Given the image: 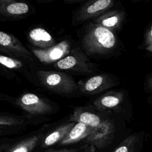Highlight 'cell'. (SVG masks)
I'll return each instance as SVG.
<instances>
[{"label":"cell","mask_w":152,"mask_h":152,"mask_svg":"<svg viewBox=\"0 0 152 152\" xmlns=\"http://www.w3.org/2000/svg\"><path fill=\"white\" fill-rule=\"evenodd\" d=\"M91 44L98 49H109L112 48L115 43L113 34L104 27L98 26L94 28L90 33Z\"/></svg>","instance_id":"6da1fadb"},{"label":"cell","mask_w":152,"mask_h":152,"mask_svg":"<svg viewBox=\"0 0 152 152\" xmlns=\"http://www.w3.org/2000/svg\"><path fill=\"white\" fill-rule=\"evenodd\" d=\"M93 131V129L92 128L82 122H78L71 128L58 144L59 145H64L77 142L84 138H87Z\"/></svg>","instance_id":"7a4b0ae2"},{"label":"cell","mask_w":152,"mask_h":152,"mask_svg":"<svg viewBox=\"0 0 152 152\" xmlns=\"http://www.w3.org/2000/svg\"><path fill=\"white\" fill-rule=\"evenodd\" d=\"M40 142L39 136H33L13 144L1 145L0 152H31Z\"/></svg>","instance_id":"3957f363"},{"label":"cell","mask_w":152,"mask_h":152,"mask_svg":"<svg viewBox=\"0 0 152 152\" xmlns=\"http://www.w3.org/2000/svg\"><path fill=\"white\" fill-rule=\"evenodd\" d=\"M72 127V125L68 124L62 126L53 131L48 134L43 140L41 141L40 143L41 148H48L49 147L52 146L58 142L59 143L66 136Z\"/></svg>","instance_id":"277c9868"},{"label":"cell","mask_w":152,"mask_h":152,"mask_svg":"<svg viewBox=\"0 0 152 152\" xmlns=\"http://www.w3.org/2000/svg\"><path fill=\"white\" fill-rule=\"evenodd\" d=\"M140 140L137 136L132 135L122 141L113 152H138Z\"/></svg>","instance_id":"5b68a950"},{"label":"cell","mask_w":152,"mask_h":152,"mask_svg":"<svg viewBox=\"0 0 152 152\" xmlns=\"http://www.w3.org/2000/svg\"><path fill=\"white\" fill-rule=\"evenodd\" d=\"M79 122H82L93 129V131L101 127L105 123H102L100 118L92 113L86 112L82 113L78 117Z\"/></svg>","instance_id":"8992f818"},{"label":"cell","mask_w":152,"mask_h":152,"mask_svg":"<svg viewBox=\"0 0 152 152\" xmlns=\"http://www.w3.org/2000/svg\"><path fill=\"white\" fill-rule=\"evenodd\" d=\"M31 40L39 44H48L52 41V37L48 32L41 28L32 30L29 34Z\"/></svg>","instance_id":"52a82bcc"},{"label":"cell","mask_w":152,"mask_h":152,"mask_svg":"<svg viewBox=\"0 0 152 152\" xmlns=\"http://www.w3.org/2000/svg\"><path fill=\"white\" fill-rule=\"evenodd\" d=\"M7 10L11 14H22L27 12L28 7L25 3L17 2L8 5L7 7Z\"/></svg>","instance_id":"ba28073f"},{"label":"cell","mask_w":152,"mask_h":152,"mask_svg":"<svg viewBox=\"0 0 152 152\" xmlns=\"http://www.w3.org/2000/svg\"><path fill=\"white\" fill-rule=\"evenodd\" d=\"M110 0H99L89 6L87 9V12L89 14L95 13L106 8L110 4Z\"/></svg>","instance_id":"9c48e42d"},{"label":"cell","mask_w":152,"mask_h":152,"mask_svg":"<svg viewBox=\"0 0 152 152\" xmlns=\"http://www.w3.org/2000/svg\"><path fill=\"white\" fill-rule=\"evenodd\" d=\"M95 149L94 146L84 145L81 147L76 149H61V150H55V149H48L44 152H94Z\"/></svg>","instance_id":"30bf717a"},{"label":"cell","mask_w":152,"mask_h":152,"mask_svg":"<svg viewBox=\"0 0 152 152\" xmlns=\"http://www.w3.org/2000/svg\"><path fill=\"white\" fill-rule=\"evenodd\" d=\"M103 82V78L101 76H95L89 79L85 85L87 91H93L99 87Z\"/></svg>","instance_id":"8fae6325"},{"label":"cell","mask_w":152,"mask_h":152,"mask_svg":"<svg viewBox=\"0 0 152 152\" xmlns=\"http://www.w3.org/2000/svg\"><path fill=\"white\" fill-rule=\"evenodd\" d=\"M76 64V59L74 56H69L61 60L57 63V66L62 69H69L73 67Z\"/></svg>","instance_id":"7c38bea8"},{"label":"cell","mask_w":152,"mask_h":152,"mask_svg":"<svg viewBox=\"0 0 152 152\" xmlns=\"http://www.w3.org/2000/svg\"><path fill=\"white\" fill-rule=\"evenodd\" d=\"M101 102L103 106L106 107H111L116 106L119 103V99L115 96H107L104 97L102 99Z\"/></svg>","instance_id":"4fadbf2b"},{"label":"cell","mask_w":152,"mask_h":152,"mask_svg":"<svg viewBox=\"0 0 152 152\" xmlns=\"http://www.w3.org/2000/svg\"><path fill=\"white\" fill-rule=\"evenodd\" d=\"M39 98L34 94H26L21 98L22 103L25 105H33L39 102Z\"/></svg>","instance_id":"5bb4252c"},{"label":"cell","mask_w":152,"mask_h":152,"mask_svg":"<svg viewBox=\"0 0 152 152\" xmlns=\"http://www.w3.org/2000/svg\"><path fill=\"white\" fill-rule=\"evenodd\" d=\"M0 62L4 66L10 68H15L17 65V63L13 59L3 55L0 56Z\"/></svg>","instance_id":"9a60e30c"},{"label":"cell","mask_w":152,"mask_h":152,"mask_svg":"<svg viewBox=\"0 0 152 152\" xmlns=\"http://www.w3.org/2000/svg\"><path fill=\"white\" fill-rule=\"evenodd\" d=\"M61 80V76L57 74H53L48 77L46 83L50 86H55L58 84Z\"/></svg>","instance_id":"2e32d148"},{"label":"cell","mask_w":152,"mask_h":152,"mask_svg":"<svg viewBox=\"0 0 152 152\" xmlns=\"http://www.w3.org/2000/svg\"><path fill=\"white\" fill-rule=\"evenodd\" d=\"M118 21V18L116 16H112L107 18L104 19L102 23V24L107 27H111L114 26Z\"/></svg>","instance_id":"e0dca14e"},{"label":"cell","mask_w":152,"mask_h":152,"mask_svg":"<svg viewBox=\"0 0 152 152\" xmlns=\"http://www.w3.org/2000/svg\"><path fill=\"white\" fill-rule=\"evenodd\" d=\"M49 58L52 60H55L59 58L63 55V50L60 48H54L49 52Z\"/></svg>","instance_id":"ac0fdd59"},{"label":"cell","mask_w":152,"mask_h":152,"mask_svg":"<svg viewBox=\"0 0 152 152\" xmlns=\"http://www.w3.org/2000/svg\"><path fill=\"white\" fill-rule=\"evenodd\" d=\"M11 42V37L5 33L0 32V44L4 46H8Z\"/></svg>","instance_id":"d6986e66"},{"label":"cell","mask_w":152,"mask_h":152,"mask_svg":"<svg viewBox=\"0 0 152 152\" xmlns=\"http://www.w3.org/2000/svg\"><path fill=\"white\" fill-rule=\"evenodd\" d=\"M151 36L152 37V27H151Z\"/></svg>","instance_id":"ffe728a7"}]
</instances>
